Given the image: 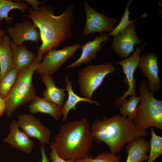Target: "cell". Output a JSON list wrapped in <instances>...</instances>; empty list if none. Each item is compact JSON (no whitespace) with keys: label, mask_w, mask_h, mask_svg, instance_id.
I'll return each mask as SVG.
<instances>
[{"label":"cell","mask_w":162,"mask_h":162,"mask_svg":"<svg viewBox=\"0 0 162 162\" xmlns=\"http://www.w3.org/2000/svg\"><path fill=\"white\" fill-rule=\"evenodd\" d=\"M10 46L14 68L19 72L28 68L37 56V54L28 50L26 44L17 45L11 40Z\"/></svg>","instance_id":"cell-16"},{"label":"cell","mask_w":162,"mask_h":162,"mask_svg":"<svg viewBox=\"0 0 162 162\" xmlns=\"http://www.w3.org/2000/svg\"><path fill=\"white\" fill-rule=\"evenodd\" d=\"M20 10L25 13L28 11V8L27 4L23 2H15L11 0H0V21L4 20L6 24L12 23L14 19L10 16L8 14L13 9Z\"/></svg>","instance_id":"cell-22"},{"label":"cell","mask_w":162,"mask_h":162,"mask_svg":"<svg viewBox=\"0 0 162 162\" xmlns=\"http://www.w3.org/2000/svg\"><path fill=\"white\" fill-rule=\"evenodd\" d=\"M151 138L150 142V153L146 162H154L162 154V137L157 135L154 129H150Z\"/></svg>","instance_id":"cell-24"},{"label":"cell","mask_w":162,"mask_h":162,"mask_svg":"<svg viewBox=\"0 0 162 162\" xmlns=\"http://www.w3.org/2000/svg\"><path fill=\"white\" fill-rule=\"evenodd\" d=\"M90 127L86 117L62 124L54 142L59 156L74 161L89 156L94 141Z\"/></svg>","instance_id":"cell-3"},{"label":"cell","mask_w":162,"mask_h":162,"mask_svg":"<svg viewBox=\"0 0 162 162\" xmlns=\"http://www.w3.org/2000/svg\"><path fill=\"white\" fill-rule=\"evenodd\" d=\"M108 39L107 34L102 33H100L93 40L87 41L80 47L82 53L79 58L66 68H73L91 62L96 58L97 54L100 51L101 44Z\"/></svg>","instance_id":"cell-14"},{"label":"cell","mask_w":162,"mask_h":162,"mask_svg":"<svg viewBox=\"0 0 162 162\" xmlns=\"http://www.w3.org/2000/svg\"><path fill=\"white\" fill-rule=\"evenodd\" d=\"M51 151L50 153V156L52 162H74L73 160H65L60 157L56 151L53 141L51 143Z\"/></svg>","instance_id":"cell-28"},{"label":"cell","mask_w":162,"mask_h":162,"mask_svg":"<svg viewBox=\"0 0 162 162\" xmlns=\"http://www.w3.org/2000/svg\"><path fill=\"white\" fill-rule=\"evenodd\" d=\"M147 45L145 43L140 47H136L132 55L124 60L118 61L115 64L122 67L125 76L124 81L128 86L123 94L117 98L115 102L116 106L118 107L120 102L128 96L136 95L135 84L136 81L134 77V73L138 66L140 58V54Z\"/></svg>","instance_id":"cell-8"},{"label":"cell","mask_w":162,"mask_h":162,"mask_svg":"<svg viewBox=\"0 0 162 162\" xmlns=\"http://www.w3.org/2000/svg\"><path fill=\"white\" fill-rule=\"evenodd\" d=\"M138 66L148 79L149 89L154 93L161 88L157 55L152 52H145L140 58Z\"/></svg>","instance_id":"cell-13"},{"label":"cell","mask_w":162,"mask_h":162,"mask_svg":"<svg viewBox=\"0 0 162 162\" xmlns=\"http://www.w3.org/2000/svg\"><path fill=\"white\" fill-rule=\"evenodd\" d=\"M2 22L0 21V42L2 37L5 35V32L4 30L2 28Z\"/></svg>","instance_id":"cell-32"},{"label":"cell","mask_w":162,"mask_h":162,"mask_svg":"<svg viewBox=\"0 0 162 162\" xmlns=\"http://www.w3.org/2000/svg\"><path fill=\"white\" fill-rule=\"evenodd\" d=\"M132 1V0H130L128 2L125 11L120 22L118 25L114 28L113 30L107 34L108 37L113 36L115 37L129 25L137 21L136 19H134L132 20H130L129 16L130 12L129 11V7Z\"/></svg>","instance_id":"cell-27"},{"label":"cell","mask_w":162,"mask_h":162,"mask_svg":"<svg viewBox=\"0 0 162 162\" xmlns=\"http://www.w3.org/2000/svg\"><path fill=\"white\" fill-rule=\"evenodd\" d=\"M9 134L3 140L13 148L27 154L30 153L33 149L34 142L23 131L20 130L17 121L14 120L12 122Z\"/></svg>","instance_id":"cell-15"},{"label":"cell","mask_w":162,"mask_h":162,"mask_svg":"<svg viewBox=\"0 0 162 162\" xmlns=\"http://www.w3.org/2000/svg\"><path fill=\"white\" fill-rule=\"evenodd\" d=\"M43 57V55L37 56L28 68L19 73L16 82L4 99L7 117H11L18 107L32 101L36 96L32 77Z\"/></svg>","instance_id":"cell-4"},{"label":"cell","mask_w":162,"mask_h":162,"mask_svg":"<svg viewBox=\"0 0 162 162\" xmlns=\"http://www.w3.org/2000/svg\"><path fill=\"white\" fill-rule=\"evenodd\" d=\"M0 98H1V97L0 94Z\"/></svg>","instance_id":"cell-33"},{"label":"cell","mask_w":162,"mask_h":162,"mask_svg":"<svg viewBox=\"0 0 162 162\" xmlns=\"http://www.w3.org/2000/svg\"><path fill=\"white\" fill-rule=\"evenodd\" d=\"M90 128L94 141L104 142L114 154L119 152L126 144L148 134L147 130L138 128L133 121L119 115L95 120Z\"/></svg>","instance_id":"cell-2"},{"label":"cell","mask_w":162,"mask_h":162,"mask_svg":"<svg viewBox=\"0 0 162 162\" xmlns=\"http://www.w3.org/2000/svg\"><path fill=\"white\" fill-rule=\"evenodd\" d=\"M86 15V24L83 32L84 35L105 32L109 33L114 28V24L117 20L116 18L108 17L93 9L86 1H84Z\"/></svg>","instance_id":"cell-9"},{"label":"cell","mask_w":162,"mask_h":162,"mask_svg":"<svg viewBox=\"0 0 162 162\" xmlns=\"http://www.w3.org/2000/svg\"><path fill=\"white\" fill-rule=\"evenodd\" d=\"M24 1L31 5L33 8L32 9L35 11L38 10L39 5L45 3L44 2H40L37 0H25Z\"/></svg>","instance_id":"cell-29"},{"label":"cell","mask_w":162,"mask_h":162,"mask_svg":"<svg viewBox=\"0 0 162 162\" xmlns=\"http://www.w3.org/2000/svg\"><path fill=\"white\" fill-rule=\"evenodd\" d=\"M11 40L7 34L2 37L0 42V81L14 68L10 46Z\"/></svg>","instance_id":"cell-20"},{"label":"cell","mask_w":162,"mask_h":162,"mask_svg":"<svg viewBox=\"0 0 162 162\" xmlns=\"http://www.w3.org/2000/svg\"><path fill=\"white\" fill-rule=\"evenodd\" d=\"M5 109L4 99L0 98V117L3 115L5 112Z\"/></svg>","instance_id":"cell-31"},{"label":"cell","mask_w":162,"mask_h":162,"mask_svg":"<svg viewBox=\"0 0 162 162\" xmlns=\"http://www.w3.org/2000/svg\"><path fill=\"white\" fill-rule=\"evenodd\" d=\"M74 7L71 4L60 15H55L52 8L44 5L38 10L30 8L25 16L38 28L42 43L38 48L37 56L46 54L69 40L72 35Z\"/></svg>","instance_id":"cell-1"},{"label":"cell","mask_w":162,"mask_h":162,"mask_svg":"<svg viewBox=\"0 0 162 162\" xmlns=\"http://www.w3.org/2000/svg\"><path fill=\"white\" fill-rule=\"evenodd\" d=\"M19 73L17 69L14 68L0 81V94L1 98L3 99L6 98L16 82Z\"/></svg>","instance_id":"cell-25"},{"label":"cell","mask_w":162,"mask_h":162,"mask_svg":"<svg viewBox=\"0 0 162 162\" xmlns=\"http://www.w3.org/2000/svg\"><path fill=\"white\" fill-rule=\"evenodd\" d=\"M141 43L134 22L114 37L111 48L120 58L125 59L133 51L135 46Z\"/></svg>","instance_id":"cell-10"},{"label":"cell","mask_w":162,"mask_h":162,"mask_svg":"<svg viewBox=\"0 0 162 162\" xmlns=\"http://www.w3.org/2000/svg\"><path fill=\"white\" fill-rule=\"evenodd\" d=\"M65 81L66 85V89L68 93V98L61 108L63 116L62 123L67 120L68 114L71 110L74 111L76 110V105L80 102H87L98 106L100 105V103L98 101L80 97L75 94L73 90L72 82L69 80L68 76H65Z\"/></svg>","instance_id":"cell-19"},{"label":"cell","mask_w":162,"mask_h":162,"mask_svg":"<svg viewBox=\"0 0 162 162\" xmlns=\"http://www.w3.org/2000/svg\"><path fill=\"white\" fill-rule=\"evenodd\" d=\"M40 76L42 81L46 87V89L42 92L44 98L62 108L64 104V100L66 95V89L57 87L53 77L51 75L43 74Z\"/></svg>","instance_id":"cell-18"},{"label":"cell","mask_w":162,"mask_h":162,"mask_svg":"<svg viewBox=\"0 0 162 162\" xmlns=\"http://www.w3.org/2000/svg\"><path fill=\"white\" fill-rule=\"evenodd\" d=\"M141 100L134 122L142 130L154 127L162 129V101L155 98L148 88V82L144 80L139 86Z\"/></svg>","instance_id":"cell-5"},{"label":"cell","mask_w":162,"mask_h":162,"mask_svg":"<svg viewBox=\"0 0 162 162\" xmlns=\"http://www.w3.org/2000/svg\"><path fill=\"white\" fill-rule=\"evenodd\" d=\"M7 32L11 40L18 46L22 45L25 41H30L38 43L41 40L38 28L29 20L17 22L13 26H8Z\"/></svg>","instance_id":"cell-12"},{"label":"cell","mask_w":162,"mask_h":162,"mask_svg":"<svg viewBox=\"0 0 162 162\" xmlns=\"http://www.w3.org/2000/svg\"><path fill=\"white\" fill-rule=\"evenodd\" d=\"M121 156L111 152H104L94 158L92 155L78 159L74 162H120Z\"/></svg>","instance_id":"cell-26"},{"label":"cell","mask_w":162,"mask_h":162,"mask_svg":"<svg viewBox=\"0 0 162 162\" xmlns=\"http://www.w3.org/2000/svg\"><path fill=\"white\" fill-rule=\"evenodd\" d=\"M80 47V43H78L65 46L59 50H52L44 57L36 70L37 73L40 75L53 74Z\"/></svg>","instance_id":"cell-7"},{"label":"cell","mask_w":162,"mask_h":162,"mask_svg":"<svg viewBox=\"0 0 162 162\" xmlns=\"http://www.w3.org/2000/svg\"><path fill=\"white\" fill-rule=\"evenodd\" d=\"M149 142L144 137L137 138L129 142L126 146L128 154L125 162H142L147 160V154L149 149Z\"/></svg>","instance_id":"cell-17"},{"label":"cell","mask_w":162,"mask_h":162,"mask_svg":"<svg viewBox=\"0 0 162 162\" xmlns=\"http://www.w3.org/2000/svg\"><path fill=\"white\" fill-rule=\"evenodd\" d=\"M40 151L42 156L41 162H50L46 154L44 146H40Z\"/></svg>","instance_id":"cell-30"},{"label":"cell","mask_w":162,"mask_h":162,"mask_svg":"<svg viewBox=\"0 0 162 162\" xmlns=\"http://www.w3.org/2000/svg\"><path fill=\"white\" fill-rule=\"evenodd\" d=\"M115 71L110 62L90 65L82 69L78 74L81 94L84 97L92 99L94 93L101 85L106 76Z\"/></svg>","instance_id":"cell-6"},{"label":"cell","mask_w":162,"mask_h":162,"mask_svg":"<svg viewBox=\"0 0 162 162\" xmlns=\"http://www.w3.org/2000/svg\"><path fill=\"white\" fill-rule=\"evenodd\" d=\"M29 111L33 113L39 112L50 115L56 120L62 116L61 108L44 98L36 95L28 106Z\"/></svg>","instance_id":"cell-21"},{"label":"cell","mask_w":162,"mask_h":162,"mask_svg":"<svg viewBox=\"0 0 162 162\" xmlns=\"http://www.w3.org/2000/svg\"><path fill=\"white\" fill-rule=\"evenodd\" d=\"M141 100L140 96H131L128 100L123 99L118 106L120 114L122 117L133 121L136 116L138 104Z\"/></svg>","instance_id":"cell-23"},{"label":"cell","mask_w":162,"mask_h":162,"mask_svg":"<svg viewBox=\"0 0 162 162\" xmlns=\"http://www.w3.org/2000/svg\"><path fill=\"white\" fill-rule=\"evenodd\" d=\"M17 122L19 128L28 137L38 139L41 146L49 144L50 130L34 116L22 114L18 116Z\"/></svg>","instance_id":"cell-11"}]
</instances>
